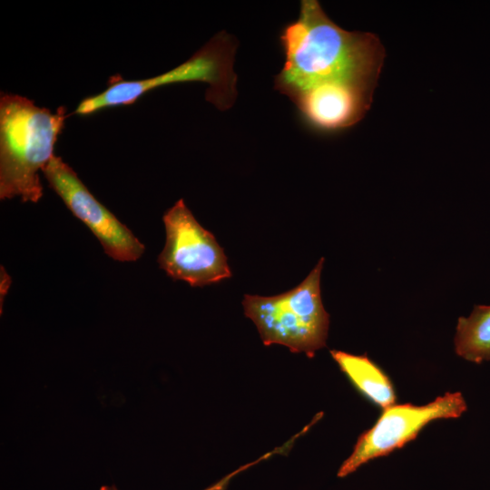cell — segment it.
Instances as JSON below:
<instances>
[{
	"label": "cell",
	"mask_w": 490,
	"mask_h": 490,
	"mask_svg": "<svg viewBox=\"0 0 490 490\" xmlns=\"http://www.w3.org/2000/svg\"><path fill=\"white\" fill-rule=\"evenodd\" d=\"M284 64L274 88L292 100L321 85L375 90L385 50L377 35L349 32L335 24L316 0H303L298 18L279 34Z\"/></svg>",
	"instance_id": "6da1fadb"
},
{
	"label": "cell",
	"mask_w": 490,
	"mask_h": 490,
	"mask_svg": "<svg viewBox=\"0 0 490 490\" xmlns=\"http://www.w3.org/2000/svg\"><path fill=\"white\" fill-rule=\"evenodd\" d=\"M65 108L55 113L12 93L0 98V199L19 196L37 202L43 195L38 172L54 155L65 121Z\"/></svg>",
	"instance_id": "7a4b0ae2"
},
{
	"label": "cell",
	"mask_w": 490,
	"mask_h": 490,
	"mask_svg": "<svg viewBox=\"0 0 490 490\" xmlns=\"http://www.w3.org/2000/svg\"><path fill=\"white\" fill-rule=\"evenodd\" d=\"M236 47L230 34L218 33L187 61L162 74L134 81L112 78L105 90L83 99L74 113L88 115L109 107L130 105L155 88L185 82L209 84L206 99L220 110H226L237 96L233 71Z\"/></svg>",
	"instance_id": "3957f363"
},
{
	"label": "cell",
	"mask_w": 490,
	"mask_h": 490,
	"mask_svg": "<svg viewBox=\"0 0 490 490\" xmlns=\"http://www.w3.org/2000/svg\"><path fill=\"white\" fill-rule=\"evenodd\" d=\"M321 258L306 279L284 293L263 297L245 294L244 314L256 325L265 346L279 344L313 358L326 347L329 315L320 294Z\"/></svg>",
	"instance_id": "277c9868"
},
{
	"label": "cell",
	"mask_w": 490,
	"mask_h": 490,
	"mask_svg": "<svg viewBox=\"0 0 490 490\" xmlns=\"http://www.w3.org/2000/svg\"><path fill=\"white\" fill-rule=\"evenodd\" d=\"M162 220L166 240L157 262L170 278L203 287L231 277L223 249L182 199L165 211Z\"/></svg>",
	"instance_id": "5b68a950"
},
{
	"label": "cell",
	"mask_w": 490,
	"mask_h": 490,
	"mask_svg": "<svg viewBox=\"0 0 490 490\" xmlns=\"http://www.w3.org/2000/svg\"><path fill=\"white\" fill-rule=\"evenodd\" d=\"M466 410V403L460 392H446L424 406L394 404L384 408L375 425L358 436L351 455L339 467L338 476L345 477L367 462L403 447L428 423L459 417Z\"/></svg>",
	"instance_id": "8992f818"
},
{
	"label": "cell",
	"mask_w": 490,
	"mask_h": 490,
	"mask_svg": "<svg viewBox=\"0 0 490 490\" xmlns=\"http://www.w3.org/2000/svg\"><path fill=\"white\" fill-rule=\"evenodd\" d=\"M43 173L49 186L88 227L109 257L119 261H135L141 258L144 245L91 193L61 157L54 155Z\"/></svg>",
	"instance_id": "52a82bcc"
},
{
	"label": "cell",
	"mask_w": 490,
	"mask_h": 490,
	"mask_svg": "<svg viewBox=\"0 0 490 490\" xmlns=\"http://www.w3.org/2000/svg\"><path fill=\"white\" fill-rule=\"evenodd\" d=\"M373 92L358 85H321L299 93L291 101L307 126L328 133L361 120L370 107Z\"/></svg>",
	"instance_id": "ba28073f"
},
{
	"label": "cell",
	"mask_w": 490,
	"mask_h": 490,
	"mask_svg": "<svg viewBox=\"0 0 490 490\" xmlns=\"http://www.w3.org/2000/svg\"><path fill=\"white\" fill-rule=\"evenodd\" d=\"M329 353L340 370L367 398L383 409L395 404L392 382L366 354L354 355L336 349Z\"/></svg>",
	"instance_id": "9c48e42d"
},
{
	"label": "cell",
	"mask_w": 490,
	"mask_h": 490,
	"mask_svg": "<svg viewBox=\"0 0 490 490\" xmlns=\"http://www.w3.org/2000/svg\"><path fill=\"white\" fill-rule=\"evenodd\" d=\"M455 350L474 363L490 360V306L475 305L468 317L458 318Z\"/></svg>",
	"instance_id": "30bf717a"
},
{
	"label": "cell",
	"mask_w": 490,
	"mask_h": 490,
	"mask_svg": "<svg viewBox=\"0 0 490 490\" xmlns=\"http://www.w3.org/2000/svg\"><path fill=\"white\" fill-rule=\"evenodd\" d=\"M277 451H271L268 454H265L263 455L262 456H260V458H258L257 460L251 462V463H248L240 467H239L237 470L231 472L230 474L227 475L226 476H224L222 479H220V481H218L217 483L213 484L212 485L207 487L206 489L204 490H224L226 488V486L228 485L229 482L231 480V478H233L235 475H237L238 474L243 472L244 470L251 467L252 466L270 457L272 455H274ZM101 490H117V488L113 485V486H103L101 488Z\"/></svg>",
	"instance_id": "8fae6325"
}]
</instances>
